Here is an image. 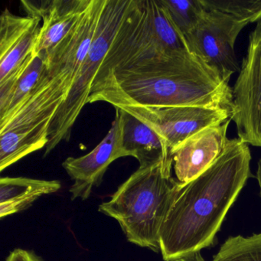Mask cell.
<instances>
[{
    "mask_svg": "<svg viewBox=\"0 0 261 261\" xmlns=\"http://www.w3.org/2000/svg\"><path fill=\"white\" fill-rule=\"evenodd\" d=\"M129 0H106L89 53L68 97L58 111L48 130L45 155L63 141H69L73 126L88 103L94 79L118 30Z\"/></svg>",
    "mask_w": 261,
    "mask_h": 261,
    "instance_id": "8992f818",
    "label": "cell"
},
{
    "mask_svg": "<svg viewBox=\"0 0 261 261\" xmlns=\"http://www.w3.org/2000/svg\"><path fill=\"white\" fill-rule=\"evenodd\" d=\"M189 51L161 0H129L94 84L108 77L148 76Z\"/></svg>",
    "mask_w": 261,
    "mask_h": 261,
    "instance_id": "3957f363",
    "label": "cell"
},
{
    "mask_svg": "<svg viewBox=\"0 0 261 261\" xmlns=\"http://www.w3.org/2000/svg\"><path fill=\"white\" fill-rule=\"evenodd\" d=\"M211 126L194 134L171 152L175 178L186 184L208 169L227 143L230 122Z\"/></svg>",
    "mask_w": 261,
    "mask_h": 261,
    "instance_id": "4fadbf2b",
    "label": "cell"
},
{
    "mask_svg": "<svg viewBox=\"0 0 261 261\" xmlns=\"http://www.w3.org/2000/svg\"><path fill=\"white\" fill-rule=\"evenodd\" d=\"M46 65V58L36 53L19 77L0 86V122L10 117L28 99L40 81Z\"/></svg>",
    "mask_w": 261,
    "mask_h": 261,
    "instance_id": "2e32d148",
    "label": "cell"
},
{
    "mask_svg": "<svg viewBox=\"0 0 261 261\" xmlns=\"http://www.w3.org/2000/svg\"><path fill=\"white\" fill-rule=\"evenodd\" d=\"M103 101L149 107L197 106L230 110L232 88L219 73L190 51L149 76L108 77L92 85L88 103Z\"/></svg>",
    "mask_w": 261,
    "mask_h": 261,
    "instance_id": "7a4b0ae2",
    "label": "cell"
},
{
    "mask_svg": "<svg viewBox=\"0 0 261 261\" xmlns=\"http://www.w3.org/2000/svg\"><path fill=\"white\" fill-rule=\"evenodd\" d=\"M212 261H261V233L230 237Z\"/></svg>",
    "mask_w": 261,
    "mask_h": 261,
    "instance_id": "d6986e66",
    "label": "cell"
},
{
    "mask_svg": "<svg viewBox=\"0 0 261 261\" xmlns=\"http://www.w3.org/2000/svg\"><path fill=\"white\" fill-rule=\"evenodd\" d=\"M205 11L198 27L185 37L191 53L201 58L229 82L241 66L234 51L237 38L245 25L235 22L227 16Z\"/></svg>",
    "mask_w": 261,
    "mask_h": 261,
    "instance_id": "9c48e42d",
    "label": "cell"
},
{
    "mask_svg": "<svg viewBox=\"0 0 261 261\" xmlns=\"http://www.w3.org/2000/svg\"><path fill=\"white\" fill-rule=\"evenodd\" d=\"M204 10L247 27L261 21V0H201Z\"/></svg>",
    "mask_w": 261,
    "mask_h": 261,
    "instance_id": "e0dca14e",
    "label": "cell"
},
{
    "mask_svg": "<svg viewBox=\"0 0 261 261\" xmlns=\"http://www.w3.org/2000/svg\"><path fill=\"white\" fill-rule=\"evenodd\" d=\"M161 2L184 39L198 27L205 14L201 0H161Z\"/></svg>",
    "mask_w": 261,
    "mask_h": 261,
    "instance_id": "ac0fdd59",
    "label": "cell"
},
{
    "mask_svg": "<svg viewBox=\"0 0 261 261\" xmlns=\"http://www.w3.org/2000/svg\"><path fill=\"white\" fill-rule=\"evenodd\" d=\"M256 179L259 187V195L261 197V159H259L257 163V171H256Z\"/></svg>",
    "mask_w": 261,
    "mask_h": 261,
    "instance_id": "7402d4cb",
    "label": "cell"
},
{
    "mask_svg": "<svg viewBox=\"0 0 261 261\" xmlns=\"http://www.w3.org/2000/svg\"><path fill=\"white\" fill-rule=\"evenodd\" d=\"M120 109L150 126L171 152L202 129L231 120L230 110L210 107L123 105Z\"/></svg>",
    "mask_w": 261,
    "mask_h": 261,
    "instance_id": "52a82bcc",
    "label": "cell"
},
{
    "mask_svg": "<svg viewBox=\"0 0 261 261\" xmlns=\"http://www.w3.org/2000/svg\"><path fill=\"white\" fill-rule=\"evenodd\" d=\"M72 79L57 65L47 64L28 99L0 122V170L22 160L48 143V130L72 88Z\"/></svg>",
    "mask_w": 261,
    "mask_h": 261,
    "instance_id": "5b68a950",
    "label": "cell"
},
{
    "mask_svg": "<svg viewBox=\"0 0 261 261\" xmlns=\"http://www.w3.org/2000/svg\"><path fill=\"white\" fill-rule=\"evenodd\" d=\"M91 0H53L39 3L22 1L27 16L42 19L35 53L47 56L59 45L80 20Z\"/></svg>",
    "mask_w": 261,
    "mask_h": 261,
    "instance_id": "7c38bea8",
    "label": "cell"
},
{
    "mask_svg": "<svg viewBox=\"0 0 261 261\" xmlns=\"http://www.w3.org/2000/svg\"><path fill=\"white\" fill-rule=\"evenodd\" d=\"M172 163L139 167L119 186L99 212L118 222L129 242L160 251V230L179 186Z\"/></svg>",
    "mask_w": 261,
    "mask_h": 261,
    "instance_id": "277c9868",
    "label": "cell"
},
{
    "mask_svg": "<svg viewBox=\"0 0 261 261\" xmlns=\"http://www.w3.org/2000/svg\"><path fill=\"white\" fill-rule=\"evenodd\" d=\"M6 261H42V259L31 250L16 248L10 253Z\"/></svg>",
    "mask_w": 261,
    "mask_h": 261,
    "instance_id": "ffe728a7",
    "label": "cell"
},
{
    "mask_svg": "<svg viewBox=\"0 0 261 261\" xmlns=\"http://www.w3.org/2000/svg\"><path fill=\"white\" fill-rule=\"evenodd\" d=\"M248 144L227 140L213 164L189 182L179 183L160 230L164 261L199 253L213 244L232 204L252 176Z\"/></svg>",
    "mask_w": 261,
    "mask_h": 261,
    "instance_id": "6da1fadb",
    "label": "cell"
},
{
    "mask_svg": "<svg viewBox=\"0 0 261 261\" xmlns=\"http://www.w3.org/2000/svg\"><path fill=\"white\" fill-rule=\"evenodd\" d=\"M36 16H19L6 8L0 16V84L23 71L36 56L42 25Z\"/></svg>",
    "mask_w": 261,
    "mask_h": 261,
    "instance_id": "8fae6325",
    "label": "cell"
},
{
    "mask_svg": "<svg viewBox=\"0 0 261 261\" xmlns=\"http://www.w3.org/2000/svg\"><path fill=\"white\" fill-rule=\"evenodd\" d=\"M61 187L57 180L3 177L0 179V218L25 210L40 197L57 192Z\"/></svg>",
    "mask_w": 261,
    "mask_h": 261,
    "instance_id": "9a60e30c",
    "label": "cell"
},
{
    "mask_svg": "<svg viewBox=\"0 0 261 261\" xmlns=\"http://www.w3.org/2000/svg\"><path fill=\"white\" fill-rule=\"evenodd\" d=\"M172 261H205L201 256V252L199 253H194V254L189 255V256H185V257L179 258V259H174Z\"/></svg>",
    "mask_w": 261,
    "mask_h": 261,
    "instance_id": "44dd1931",
    "label": "cell"
},
{
    "mask_svg": "<svg viewBox=\"0 0 261 261\" xmlns=\"http://www.w3.org/2000/svg\"><path fill=\"white\" fill-rule=\"evenodd\" d=\"M115 110V118L102 141L86 155L68 157L62 163V167L74 181L69 189L72 200L88 199L93 189L101 184L111 163L122 157L129 156L123 147L121 111Z\"/></svg>",
    "mask_w": 261,
    "mask_h": 261,
    "instance_id": "30bf717a",
    "label": "cell"
},
{
    "mask_svg": "<svg viewBox=\"0 0 261 261\" xmlns=\"http://www.w3.org/2000/svg\"><path fill=\"white\" fill-rule=\"evenodd\" d=\"M230 112L238 138L261 147V21L249 36L247 54L232 88Z\"/></svg>",
    "mask_w": 261,
    "mask_h": 261,
    "instance_id": "ba28073f",
    "label": "cell"
},
{
    "mask_svg": "<svg viewBox=\"0 0 261 261\" xmlns=\"http://www.w3.org/2000/svg\"><path fill=\"white\" fill-rule=\"evenodd\" d=\"M120 111L123 147L129 156L137 159L140 167L153 166L161 161L172 163V156L160 136L137 117Z\"/></svg>",
    "mask_w": 261,
    "mask_h": 261,
    "instance_id": "5bb4252c",
    "label": "cell"
}]
</instances>
